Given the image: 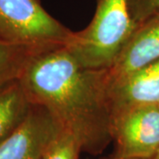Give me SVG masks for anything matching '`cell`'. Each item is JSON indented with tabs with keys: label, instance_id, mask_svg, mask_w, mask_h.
<instances>
[{
	"label": "cell",
	"instance_id": "1",
	"mask_svg": "<svg viewBox=\"0 0 159 159\" xmlns=\"http://www.w3.org/2000/svg\"><path fill=\"white\" fill-rule=\"evenodd\" d=\"M19 82L32 104L44 107L61 128L77 137L82 152L99 155L111 142L102 70L81 66L59 47L35 54Z\"/></svg>",
	"mask_w": 159,
	"mask_h": 159
},
{
	"label": "cell",
	"instance_id": "2",
	"mask_svg": "<svg viewBox=\"0 0 159 159\" xmlns=\"http://www.w3.org/2000/svg\"><path fill=\"white\" fill-rule=\"evenodd\" d=\"M135 28L129 0H97L90 23L74 32L65 48L81 66L104 70L113 64Z\"/></svg>",
	"mask_w": 159,
	"mask_h": 159
},
{
	"label": "cell",
	"instance_id": "3",
	"mask_svg": "<svg viewBox=\"0 0 159 159\" xmlns=\"http://www.w3.org/2000/svg\"><path fill=\"white\" fill-rule=\"evenodd\" d=\"M73 33L41 0H0V41L6 43L48 51L66 47Z\"/></svg>",
	"mask_w": 159,
	"mask_h": 159
},
{
	"label": "cell",
	"instance_id": "4",
	"mask_svg": "<svg viewBox=\"0 0 159 159\" xmlns=\"http://www.w3.org/2000/svg\"><path fill=\"white\" fill-rule=\"evenodd\" d=\"M114 157L151 159L159 148V105L129 109L111 119Z\"/></svg>",
	"mask_w": 159,
	"mask_h": 159
},
{
	"label": "cell",
	"instance_id": "5",
	"mask_svg": "<svg viewBox=\"0 0 159 159\" xmlns=\"http://www.w3.org/2000/svg\"><path fill=\"white\" fill-rule=\"evenodd\" d=\"M159 59V11L138 23L113 64L102 70L107 90L126 76Z\"/></svg>",
	"mask_w": 159,
	"mask_h": 159
},
{
	"label": "cell",
	"instance_id": "6",
	"mask_svg": "<svg viewBox=\"0 0 159 159\" xmlns=\"http://www.w3.org/2000/svg\"><path fill=\"white\" fill-rule=\"evenodd\" d=\"M58 127L44 107L32 104L22 124L0 143V159H43Z\"/></svg>",
	"mask_w": 159,
	"mask_h": 159
},
{
	"label": "cell",
	"instance_id": "7",
	"mask_svg": "<svg viewBox=\"0 0 159 159\" xmlns=\"http://www.w3.org/2000/svg\"><path fill=\"white\" fill-rule=\"evenodd\" d=\"M108 99L111 119L134 107L159 105V59L115 82Z\"/></svg>",
	"mask_w": 159,
	"mask_h": 159
},
{
	"label": "cell",
	"instance_id": "8",
	"mask_svg": "<svg viewBox=\"0 0 159 159\" xmlns=\"http://www.w3.org/2000/svg\"><path fill=\"white\" fill-rule=\"evenodd\" d=\"M31 106L19 80L0 89V143L22 124Z\"/></svg>",
	"mask_w": 159,
	"mask_h": 159
},
{
	"label": "cell",
	"instance_id": "9",
	"mask_svg": "<svg viewBox=\"0 0 159 159\" xmlns=\"http://www.w3.org/2000/svg\"><path fill=\"white\" fill-rule=\"evenodd\" d=\"M42 51H44L11 45L0 41V89L19 80L31 58Z\"/></svg>",
	"mask_w": 159,
	"mask_h": 159
},
{
	"label": "cell",
	"instance_id": "10",
	"mask_svg": "<svg viewBox=\"0 0 159 159\" xmlns=\"http://www.w3.org/2000/svg\"><path fill=\"white\" fill-rule=\"evenodd\" d=\"M82 148L77 137L60 126L51 139L43 159H78Z\"/></svg>",
	"mask_w": 159,
	"mask_h": 159
},
{
	"label": "cell",
	"instance_id": "11",
	"mask_svg": "<svg viewBox=\"0 0 159 159\" xmlns=\"http://www.w3.org/2000/svg\"><path fill=\"white\" fill-rule=\"evenodd\" d=\"M129 8L132 18L137 25L159 11V0H129Z\"/></svg>",
	"mask_w": 159,
	"mask_h": 159
},
{
	"label": "cell",
	"instance_id": "12",
	"mask_svg": "<svg viewBox=\"0 0 159 159\" xmlns=\"http://www.w3.org/2000/svg\"><path fill=\"white\" fill-rule=\"evenodd\" d=\"M102 159H145V158H120V157H114L113 155L107 157H103Z\"/></svg>",
	"mask_w": 159,
	"mask_h": 159
},
{
	"label": "cell",
	"instance_id": "13",
	"mask_svg": "<svg viewBox=\"0 0 159 159\" xmlns=\"http://www.w3.org/2000/svg\"><path fill=\"white\" fill-rule=\"evenodd\" d=\"M151 159H159V148L157 149V151L156 152V154L154 155V157Z\"/></svg>",
	"mask_w": 159,
	"mask_h": 159
}]
</instances>
